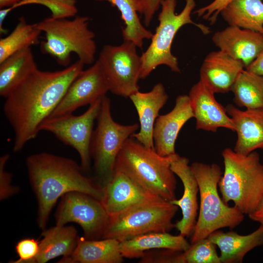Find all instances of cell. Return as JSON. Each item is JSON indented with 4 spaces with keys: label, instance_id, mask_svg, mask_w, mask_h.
Returning a JSON list of instances; mask_svg holds the SVG:
<instances>
[{
    "label": "cell",
    "instance_id": "1",
    "mask_svg": "<svg viewBox=\"0 0 263 263\" xmlns=\"http://www.w3.org/2000/svg\"><path fill=\"white\" fill-rule=\"evenodd\" d=\"M84 65L78 60L59 71L38 68L5 97L3 112L14 132L13 151L21 150L36 137L40 125L50 117Z\"/></svg>",
    "mask_w": 263,
    "mask_h": 263
},
{
    "label": "cell",
    "instance_id": "2",
    "mask_svg": "<svg viewBox=\"0 0 263 263\" xmlns=\"http://www.w3.org/2000/svg\"><path fill=\"white\" fill-rule=\"evenodd\" d=\"M26 163L38 201L37 222L43 230L56 201L65 194L77 191L102 198V188L71 159L43 152L29 156Z\"/></svg>",
    "mask_w": 263,
    "mask_h": 263
},
{
    "label": "cell",
    "instance_id": "3",
    "mask_svg": "<svg viewBox=\"0 0 263 263\" xmlns=\"http://www.w3.org/2000/svg\"><path fill=\"white\" fill-rule=\"evenodd\" d=\"M173 155L162 156L154 149L130 137L117 156L115 169L124 172L148 191L170 202L176 199L177 181L170 168Z\"/></svg>",
    "mask_w": 263,
    "mask_h": 263
},
{
    "label": "cell",
    "instance_id": "4",
    "mask_svg": "<svg viewBox=\"0 0 263 263\" xmlns=\"http://www.w3.org/2000/svg\"><path fill=\"white\" fill-rule=\"evenodd\" d=\"M224 171L218 183L224 202L232 201L244 214L257 207L263 194V165L259 154L254 151L247 155L229 148L222 153Z\"/></svg>",
    "mask_w": 263,
    "mask_h": 263
},
{
    "label": "cell",
    "instance_id": "5",
    "mask_svg": "<svg viewBox=\"0 0 263 263\" xmlns=\"http://www.w3.org/2000/svg\"><path fill=\"white\" fill-rule=\"evenodd\" d=\"M190 168L199 186V212L190 239V244L207 238L222 228H234L244 219V214L236 206L225 203L218 191L222 172L220 167L195 162Z\"/></svg>",
    "mask_w": 263,
    "mask_h": 263
},
{
    "label": "cell",
    "instance_id": "6",
    "mask_svg": "<svg viewBox=\"0 0 263 263\" xmlns=\"http://www.w3.org/2000/svg\"><path fill=\"white\" fill-rule=\"evenodd\" d=\"M89 20L86 16H76L72 19L50 17L37 23L45 35V40L40 43L41 52L63 66H69L72 53L84 65L93 64L96 45L94 34L89 28Z\"/></svg>",
    "mask_w": 263,
    "mask_h": 263
},
{
    "label": "cell",
    "instance_id": "7",
    "mask_svg": "<svg viewBox=\"0 0 263 263\" xmlns=\"http://www.w3.org/2000/svg\"><path fill=\"white\" fill-rule=\"evenodd\" d=\"M176 4V0H164L161 3L158 16L159 24L150 45L141 56L140 79L146 78L162 65L168 66L173 72H180L178 59L171 49L174 38L182 26L192 24L205 35L210 32L209 27L195 23L191 19V12L196 6L195 0H186L185 5L179 14L175 13Z\"/></svg>",
    "mask_w": 263,
    "mask_h": 263
},
{
    "label": "cell",
    "instance_id": "8",
    "mask_svg": "<svg viewBox=\"0 0 263 263\" xmlns=\"http://www.w3.org/2000/svg\"><path fill=\"white\" fill-rule=\"evenodd\" d=\"M138 129L137 123L124 125L115 122L112 116L110 99L106 95L102 97L90 149L94 179L102 188L113 175L117 156L125 143Z\"/></svg>",
    "mask_w": 263,
    "mask_h": 263
},
{
    "label": "cell",
    "instance_id": "9",
    "mask_svg": "<svg viewBox=\"0 0 263 263\" xmlns=\"http://www.w3.org/2000/svg\"><path fill=\"white\" fill-rule=\"evenodd\" d=\"M179 207L165 200L146 203L109 217L101 239L119 242L152 232H169L175 228L172 219Z\"/></svg>",
    "mask_w": 263,
    "mask_h": 263
},
{
    "label": "cell",
    "instance_id": "10",
    "mask_svg": "<svg viewBox=\"0 0 263 263\" xmlns=\"http://www.w3.org/2000/svg\"><path fill=\"white\" fill-rule=\"evenodd\" d=\"M133 42L124 41L119 45H104L99 54L96 60L109 91L114 94L129 97L139 91L141 58Z\"/></svg>",
    "mask_w": 263,
    "mask_h": 263
},
{
    "label": "cell",
    "instance_id": "11",
    "mask_svg": "<svg viewBox=\"0 0 263 263\" xmlns=\"http://www.w3.org/2000/svg\"><path fill=\"white\" fill-rule=\"evenodd\" d=\"M102 99L90 104L82 114L75 115L71 113L49 117L39 128V131L51 132L64 144L74 148L79 155L80 166L84 171L90 169L93 128L100 111Z\"/></svg>",
    "mask_w": 263,
    "mask_h": 263
},
{
    "label": "cell",
    "instance_id": "12",
    "mask_svg": "<svg viewBox=\"0 0 263 263\" xmlns=\"http://www.w3.org/2000/svg\"><path fill=\"white\" fill-rule=\"evenodd\" d=\"M56 225L74 222L82 228L84 237L101 239L109 216L100 200L82 192H68L62 197L55 215Z\"/></svg>",
    "mask_w": 263,
    "mask_h": 263
},
{
    "label": "cell",
    "instance_id": "13",
    "mask_svg": "<svg viewBox=\"0 0 263 263\" xmlns=\"http://www.w3.org/2000/svg\"><path fill=\"white\" fill-rule=\"evenodd\" d=\"M108 91V84L96 60L90 68L83 70L72 82L49 117L73 113L78 108L90 105L101 98Z\"/></svg>",
    "mask_w": 263,
    "mask_h": 263
},
{
    "label": "cell",
    "instance_id": "14",
    "mask_svg": "<svg viewBox=\"0 0 263 263\" xmlns=\"http://www.w3.org/2000/svg\"><path fill=\"white\" fill-rule=\"evenodd\" d=\"M161 200H164L115 169L112 179L102 188L100 202L110 217L138 205Z\"/></svg>",
    "mask_w": 263,
    "mask_h": 263
},
{
    "label": "cell",
    "instance_id": "15",
    "mask_svg": "<svg viewBox=\"0 0 263 263\" xmlns=\"http://www.w3.org/2000/svg\"><path fill=\"white\" fill-rule=\"evenodd\" d=\"M188 163L189 160L187 158L180 156L176 153L170 163L171 170L180 179L184 187L182 197L170 202L181 209L182 217L175 223V228L180 234L185 237H188L193 234L198 209L199 186Z\"/></svg>",
    "mask_w": 263,
    "mask_h": 263
},
{
    "label": "cell",
    "instance_id": "16",
    "mask_svg": "<svg viewBox=\"0 0 263 263\" xmlns=\"http://www.w3.org/2000/svg\"><path fill=\"white\" fill-rule=\"evenodd\" d=\"M188 96L196 119V129L216 132L224 128L235 132V126L214 93L199 80L191 88Z\"/></svg>",
    "mask_w": 263,
    "mask_h": 263
},
{
    "label": "cell",
    "instance_id": "17",
    "mask_svg": "<svg viewBox=\"0 0 263 263\" xmlns=\"http://www.w3.org/2000/svg\"><path fill=\"white\" fill-rule=\"evenodd\" d=\"M194 117L188 95H180L172 110L156 119L153 131L154 149L164 157L176 153L175 144L179 132L184 124Z\"/></svg>",
    "mask_w": 263,
    "mask_h": 263
},
{
    "label": "cell",
    "instance_id": "18",
    "mask_svg": "<svg viewBox=\"0 0 263 263\" xmlns=\"http://www.w3.org/2000/svg\"><path fill=\"white\" fill-rule=\"evenodd\" d=\"M219 50L242 61L245 68L257 57L263 48V35L250 29L229 25L212 38Z\"/></svg>",
    "mask_w": 263,
    "mask_h": 263
},
{
    "label": "cell",
    "instance_id": "19",
    "mask_svg": "<svg viewBox=\"0 0 263 263\" xmlns=\"http://www.w3.org/2000/svg\"><path fill=\"white\" fill-rule=\"evenodd\" d=\"M243 62L221 50L208 53L200 70V80L215 93L231 91L239 75L244 70Z\"/></svg>",
    "mask_w": 263,
    "mask_h": 263
},
{
    "label": "cell",
    "instance_id": "20",
    "mask_svg": "<svg viewBox=\"0 0 263 263\" xmlns=\"http://www.w3.org/2000/svg\"><path fill=\"white\" fill-rule=\"evenodd\" d=\"M129 98L136 109L140 123L139 131L131 137L145 146L154 149L153 127L160 110L168 99L165 88L162 83H158L150 91L143 93L138 91Z\"/></svg>",
    "mask_w": 263,
    "mask_h": 263
},
{
    "label": "cell",
    "instance_id": "21",
    "mask_svg": "<svg viewBox=\"0 0 263 263\" xmlns=\"http://www.w3.org/2000/svg\"><path fill=\"white\" fill-rule=\"evenodd\" d=\"M225 109L237 135L233 150L247 155L256 149H263V109L242 111L229 104Z\"/></svg>",
    "mask_w": 263,
    "mask_h": 263
},
{
    "label": "cell",
    "instance_id": "22",
    "mask_svg": "<svg viewBox=\"0 0 263 263\" xmlns=\"http://www.w3.org/2000/svg\"><path fill=\"white\" fill-rule=\"evenodd\" d=\"M207 238L220 249L221 263H241L249 251L263 245V225L246 235L218 229Z\"/></svg>",
    "mask_w": 263,
    "mask_h": 263
},
{
    "label": "cell",
    "instance_id": "23",
    "mask_svg": "<svg viewBox=\"0 0 263 263\" xmlns=\"http://www.w3.org/2000/svg\"><path fill=\"white\" fill-rule=\"evenodd\" d=\"M190 245L185 237L173 235L168 232H152L137 236L120 242V252L124 258H141L148 251L168 249L184 251Z\"/></svg>",
    "mask_w": 263,
    "mask_h": 263
},
{
    "label": "cell",
    "instance_id": "24",
    "mask_svg": "<svg viewBox=\"0 0 263 263\" xmlns=\"http://www.w3.org/2000/svg\"><path fill=\"white\" fill-rule=\"evenodd\" d=\"M120 242L107 238L90 240L78 237L76 247L69 257L62 258L60 263H121L124 262Z\"/></svg>",
    "mask_w": 263,
    "mask_h": 263
},
{
    "label": "cell",
    "instance_id": "25",
    "mask_svg": "<svg viewBox=\"0 0 263 263\" xmlns=\"http://www.w3.org/2000/svg\"><path fill=\"white\" fill-rule=\"evenodd\" d=\"M41 234L43 238L34 263H45L60 256L69 257L76 247L78 236L74 226L56 225L44 229Z\"/></svg>",
    "mask_w": 263,
    "mask_h": 263
},
{
    "label": "cell",
    "instance_id": "26",
    "mask_svg": "<svg viewBox=\"0 0 263 263\" xmlns=\"http://www.w3.org/2000/svg\"><path fill=\"white\" fill-rule=\"evenodd\" d=\"M38 69L31 47L12 54L0 63V95L5 98Z\"/></svg>",
    "mask_w": 263,
    "mask_h": 263
},
{
    "label": "cell",
    "instance_id": "27",
    "mask_svg": "<svg viewBox=\"0 0 263 263\" xmlns=\"http://www.w3.org/2000/svg\"><path fill=\"white\" fill-rule=\"evenodd\" d=\"M220 14L229 25L250 29L263 35V0H234Z\"/></svg>",
    "mask_w": 263,
    "mask_h": 263
},
{
    "label": "cell",
    "instance_id": "28",
    "mask_svg": "<svg viewBox=\"0 0 263 263\" xmlns=\"http://www.w3.org/2000/svg\"><path fill=\"white\" fill-rule=\"evenodd\" d=\"M231 91L237 106L246 109H263V76L245 69L238 76Z\"/></svg>",
    "mask_w": 263,
    "mask_h": 263
},
{
    "label": "cell",
    "instance_id": "29",
    "mask_svg": "<svg viewBox=\"0 0 263 263\" xmlns=\"http://www.w3.org/2000/svg\"><path fill=\"white\" fill-rule=\"evenodd\" d=\"M105 1L119 11L125 26L122 28L123 41L133 42L141 48L145 39H151L153 33L142 24L134 0H94Z\"/></svg>",
    "mask_w": 263,
    "mask_h": 263
},
{
    "label": "cell",
    "instance_id": "30",
    "mask_svg": "<svg viewBox=\"0 0 263 263\" xmlns=\"http://www.w3.org/2000/svg\"><path fill=\"white\" fill-rule=\"evenodd\" d=\"M41 33L37 23H28L20 17L13 31L0 39V63L18 51L38 44Z\"/></svg>",
    "mask_w": 263,
    "mask_h": 263
},
{
    "label": "cell",
    "instance_id": "31",
    "mask_svg": "<svg viewBox=\"0 0 263 263\" xmlns=\"http://www.w3.org/2000/svg\"><path fill=\"white\" fill-rule=\"evenodd\" d=\"M182 263H221L216 251V245L208 238L190 244L183 251Z\"/></svg>",
    "mask_w": 263,
    "mask_h": 263
},
{
    "label": "cell",
    "instance_id": "32",
    "mask_svg": "<svg viewBox=\"0 0 263 263\" xmlns=\"http://www.w3.org/2000/svg\"><path fill=\"white\" fill-rule=\"evenodd\" d=\"M28 4H39L46 7L51 12V17L56 19L73 17L78 12L76 0H21L12 7L15 9Z\"/></svg>",
    "mask_w": 263,
    "mask_h": 263
},
{
    "label": "cell",
    "instance_id": "33",
    "mask_svg": "<svg viewBox=\"0 0 263 263\" xmlns=\"http://www.w3.org/2000/svg\"><path fill=\"white\" fill-rule=\"evenodd\" d=\"M146 251L140 258L142 263H182L183 251L158 249Z\"/></svg>",
    "mask_w": 263,
    "mask_h": 263
},
{
    "label": "cell",
    "instance_id": "34",
    "mask_svg": "<svg viewBox=\"0 0 263 263\" xmlns=\"http://www.w3.org/2000/svg\"><path fill=\"white\" fill-rule=\"evenodd\" d=\"M39 249V242L33 238H25L19 241L15 246L19 259L13 263H34Z\"/></svg>",
    "mask_w": 263,
    "mask_h": 263
},
{
    "label": "cell",
    "instance_id": "35",
    "mask_svg": "<svg viewBox=\"0 0 263 263\" xmlns=\"http://www.w3.org/2000/svg\"><path fill=\"white\" fill-rule=\"evenodd\" d=\"M9 155L4 154L0 158V198L1 200L6 199L16 194L18 188L11 185L12 175L4 169Z\"/></svg>",
    "mask_w": 263,
    "mask_h": 263
},
{
    "label": "cell",
    "instance_id": "36",
    "mask_svg": "<svg viewBox=\"0 0 263 263\" xmlns=\"http://www.w3.org/2000/svg\"><path fill=\"white\" fill-rule=\"evenodd\" d=\"M234 0H213L210 4L194 12L198 17L207 20L211 25L217 21L222 11Z\"/></svg>",
    "mask_w": 263,
    "mask_h": 263
},
{
    "label": "cell",
    "instance_id": "37",
    "mask_svg": "<svg viewBox=\"0 0 263 263\" xmlns=\"http://www.w3.org/2000/svg\"><path fill=\"white\" fill-rule=\"evenodd\" d=\"M164 0H134L138 13L143 17L146 26H149Z\"/></svg>",
    "mask_w": 263,
    "mask_h": 263
},
{
    "label": "cell",
    "instance_id": "38",
    "mask_svg": "<svg viewBox=\"0 0 263 263\" xmlns=\"http://www.w3.org/2000/svg\"><path fill=\"white\" fill-rule=\"evenodd\" d=\"M245 70L250 72L263 76V48L257 57L245 68Z\"/></svg>",
    "mask_w": 263,
    "mask_h": 263
},
{
    "label": "cell",
    "instance_id": "39",
    "mask_svg": "<svg viewBox=\"0 0 263 263\" xmlns=\"http://www.w3.org/2000/svg\"><path fill=\"white\" fill-rule=\"evenodd\" d=\"M248 215L252 220L263 225V194L256 209Z\"/></svg>",
    "mask_w": 263,
    "mask_h": 263
},
{
    "label": "cell",
    "instance_id": "40",
    "mask_svg": "<svg viewBox=\"0 0 263 263\" xmlns=\"http://www.w3.org/2000/svg\"><path fill=\"white\" fill-rule=\"evenodd\" d=\"M14 9L12 6L1 8L0 10V34H5V29L3 27L4 19L8 14Z\"/></svg>",
    "mask_w": 263,
    "mask_h": 263
},
{
    "label": "cell",
    "instance_id": "41",
    "mask_svg": "<svg viewBox=\"0 0 263 263\" xmlns=\"http://www.w3.org/2000/svg\"><path fill=\"white\" fill-rule=\"evenodd\" d=\"M21 0H0V8L9 7L14 5Z\"/></svg>",
    "mask_w": 263,
    "mask_h": 263
}]
</instances>
